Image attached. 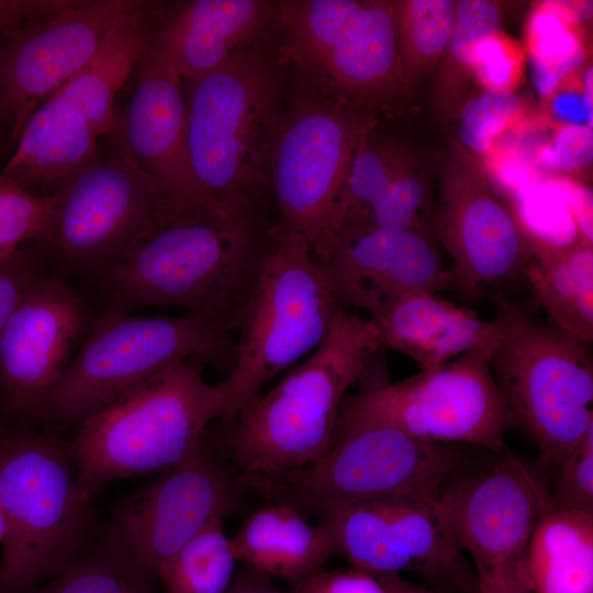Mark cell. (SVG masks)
<instances>
[{
  "instance_id": "e575fe53",
  "label": "cell",
  "mask_w": 593,
  "mask_h": 593,
  "mask_svg": "<svg viewBox=\"0 0 593 593\" xmlns=\"http://www.w3.org/2000/svg\"><path fill=\"white\" fill-rule=\"evenodd\" d=\"M526 118V109L514 91L483 90L463 105L459 137L470 153L482 157Z\"/></svg>"
},
{
  "instance_id": "1f68e13d",
  "label": "cell",
  "mask_w": 593,
  "mask_h": 593,
  "mask_svg": "<svg viewBox=\"0 0 593 593\" xmlns=\"http://www.w3.org/2000/svg\"><path fill=\"white\" fill-rule=\"evenodd\" d=\"M412 167L413 159L402 147L374 138L371 132L351 163L344 197L343 226L356 224L388 188Z\"/></svg>"
},
{
  "instance_id": "83f0119b",
  "label": "cell",
  "mask_w": 593,
  "mask_h": 593,
  "mask_svg": "<svg viewBox=\"0 0 593 593\" xmlns=\"http://www.w3.org/2000/svg\"><path fill=\"white\" fill-rule=\"evenodd\" d=\"M223 523L212 521L163 567L158 579L166 593L226 592L239 562Z\"/></svg>"
},
{
  "instance_id": "d590c367",
  "label": "cell",
  "mask_w": 593,
  "mask_h": 593,
  "mask_svg": "<svg viewBox=\"0 0 593 593\" xmlns=\"http://www.w3.org/2000/svg\"><path fill=\"white\" fill-rule=\"evenodd\" d=\"M427 188L412 167L401 175L354 225L426 233Z\"/></svg>"
},
{
  "instance_id": "836d02e7",
  "label": "cell",
  "mask_w": 593,
  "mask_h": 593,
  "mask_svg": "<svg viewBox=\"0 0 593 593\" xmlns=\"http://www.w3.org/2000/svg\"><path fill=\"white\" fill-rule=\"evenodd\" d=\"M54 201L53 193L26 189L0 175V261L45 233Z\"/></svg>"
},
{
  "instance_id": "2e32d148",
  "label": "cell",
  "mask_w": 593,
  "mask_h": 593,
  "mask_svg": "<svg viewBox=\"0 0 593 593\" xmlns=\"http://www.w3.org/2000/svg\"><path fill=\"white\" fill-rule=\"evenodd\" d=\"M245 484L206 441L116 510L105 545L153 581L169 559L212 521L225 519Z\"/></svg>"
},
{
  "instance_id": "ffe728a7",
  "label": "cell",
  "mask_w": 593,
  "mask_h": 593,
  "mask_svg": "<svg viewBox=\"0 0 593 593\" xmlns=\"http://www.w3.org/2000/svg\"><path fill=\"white\" fill-rule=\"evenodd\" d=\"M318 264L338 304L369 316L406 294L451 286L436 245L415 231L343 226Z\"/></svg>"
},
{
  "instance_id": "7a4b0ae2",
  "label": "cell",
  "mask_w": 593,
  "mask_h": 593,
  "mask_svg": "<svg viewBox=\"0 0 593 593\" xmlns=\"http://www.w3.org/2000/svg\"><path fill=\"white\" fill-rule=\"evenodd\" d=\"M264 36L183 85L189 159L211 200L259 206L284 113L279 58Z\"/></svg>"
},
{
  "instance_id": "4fadbf2b",
  "label": "cell",
  "mask_w": 593,
  "mask_h": 593,
  "mask_svg": "<svg viewBox=\"0 0 593 593\" xmlns=\"http://www.w3.org/2000/svg\"><path fill=\"white\" fill-rule=\"evenodd\" d=\"M53 194L49 223L35 242L38 251L96 281L176 214L118 141L98 148Z\"/></svg>"
},
{
  "instance_id": "7bdbcfd3",
  "label": "cell",
  "mask_w": 593,
  "mask_h": 593,
  "mask_svg": "<svg viewBox=\"0 0 593 593\" xmlns=\"http://www.w3.org/2000/svg\"><path fill=\"white\" fill-rule=\"evenodd\" d=\"M239 563L225 593H292L278 589L271 577L244 562Z\"/></svg>"
},
{
  "instance_id": "e0dca14e",
  "label": "cell",
  "mask_w": 593,
  "mask_h": 593,
  "mask_svg": "<svg viewBox=\"0 0 593 593\" xmlns=\"http://www.w3.org/2000/svg\"><path fill=\"white\" fill-rule=\"evenodd\" d=\"M334 550L373 577L405 570L478 593L440 496L398 497L347 504L316 513Z\"/></svg>"
},
{
  "instance_id": "d6a6232c",
  "label": "cell",
  "mask_w": 593,
  "mask_h": 593,
  "mask_svg": "<svg viewBox=\"0 0 593 593\" xmlns=\"http://www.w3.org/2000/svg\"><path fill=\"white\" fill-rule=\"evenodd\" d=\"M152 582L104 544L24 593H154Z\"/></svg>"
},
{
  "instance_id": "603a6c76",
  "label": "cell",
  "mask_w": 593,
  "mask_h": 593,
  "mask_svg": "<svg viewBox=\"0 0 593 593\" xmlns=\"http://www.w3.org/2000/svg\"><path fill=\"white\" fill-rule=\"evenodd\" d=\"M279 1L192 0L153 27L144 58L182 81L199 79L262 36Z\"/></svg>"
},
{
  "instance_id": "7c38bea8",
  "label": "cell",
  "mask_w": 593,
  "mask_h": 593,
  "mask_svg": "<svg viewBox=\"0 0 593 593\" xmlns=\"http://www.w3.org/2000/svg\"><path fill=\"white\" fill-rule=\"evenodd\" d=\"M504 304L507 325L491 353L495 384L513 424L559 465L593 426L590 343Z\"/></svg>"
},
{
  "instance_id": "ab89813d",
  "label": "cell",
  "mask_w": 593,
  "mask_h": 593,
  "mask_svg": "<svg viewBox=\"0 0 593 593\" xmlns=\"http://www.w3.org/2000/svg\"><path fill=\"white\" fill-rule=\"evenodd\" d=\"M44 276L35 256L22 250L0 261V333L30 289Z\"/></svg>"
},
{
  "instance_id": "277c9868",
  "label": "cell",
  "mask_w": 593,
  "mask_h": 593,
  "mask_svg": "<svg viewBox=\"0 0 593 593\" xmlns=\"http://www.w3.org/2000/svg\"><path fill=\"white\" fill-rule=\"evenodd\" d=\"M204 367L172 365L79 423L70 448L88 499L113 480L175 467L206 441L226 398L221 382L205 381Z\"/></svg>"
},
{
  "instance_id": "9a60e30c",
  "label": "cell",
  "mask_w": 593,
  "mask_h": 593,
  "mask_svg": "<svg viewBox=\"0 0 593 593\" xmlns=\"http://www.w3.org/2000/svg\"><path fill=\"white\" fill-rule=\"evenodd\" d=\"M441 502L458 546L471 556L478 593H533L527 555L550 503L547 483L514 455L444 488Z\"/></svg>"
},
{
  "instance_id": "60d3db41",
  "label": "cell",
  "mask_w": 593,
  "mask_h": 593,
  "mask_svg": "<svg viewBox=\"0 0 593 593\" xmlns=\"http://www.w3.org/2000/svg\"><path fill=\"white\" fill-rule=\"evenodd\" d=\"M481 165L490 181L504 190H518L525 183L544 177L516 147L508 143H495L482 156Z\"/></svg>"
},
{
  "instance_id": "b9f144b4",
  "label": "cell",
  "mask_w": 593,
  "mask_h": 593,
  "mask_svg": "<svg viewBox=\"0 0 593 593\" xmlns=\"http://www.w3.org/2000/svg\"><path fill=\"white\" fill-rule=\"evenodd\" d=\"M292 593H387L380 581L371 574L354 570L347 572L321 571L292 583Z\"/></svg>"
},
{
  "instance_id": "3957f363",
  "label": "cell",
  "mask_w": 593,
  "mask_h": 593,
  "mask_svg": "<svg viewBox=\"0 0 593 593\" xmlns=\"http://www.w3.org/2000/svg\"><path fill=\"white\" fill-rule=\"evenodd\" d=\"M379 348L372 323L339 306L315 351L224 422L227 452L243 473L281 474L323 457L334 441L344 394Z\"/></svg>"
},
{
  "instance_id": "484cf974",
  "label": "cell",
  "mask_w": 593,
  "mask_h": 593,
  "mask_svg": "<svg viewBox=\"0 0 593 593\" xmlns=\"http://www.w3.org/2000/svg\"><path fill=\"white\" fill-rule=\"evenodd\" d=\"M527 232V231H526ZM530 256L524 277L552 325L591 343L593 339V247L577 236L558 244L529 232Z\"/></svg>"
},
{
  "instance_id": "ee69618b",
  "label": "cell",
  "mask_w": 593,
  "mask_h": 593,
  "mask_svg": "<svg viewBox=\"0 0 593 593\" xmlns=\"http://www.w3.org/2000/svg\"><path fill=\"white\" fill-rule=\"evenodd\" d=\"M377 578L387 593H436L427 588L403 580L399 574Z\"/></svg>"
},
{
  "instance_id": "8d00e7d4",
  "label": "cell",
  "mask_w": 593,
  "mask_h": 593,
  "mask_svg": "<svg viewBox=\"0 0 593 593\" xmlns=\"http://www.w3.org/2000/svg\"><path fill=\"white\" fill-rule=\"evenodd\" d=\"M526 66L524 45L500 30L475 45L471 75L483 90L515 92L524 79Z\"/></svg>"
},
{
  "instance_id": "ba28073f",
  "label": "cell",
  "mask_w": 593,
  "mask_h": 593,
  "mask_svg": "<svg viewBox=\"0 0 593 593\" xmlns=\"http://www.w3.org/2000/svg\"><path fill=\"white\" fill-rule=\"evenodd\" d=\"M278 56L328 98L372 111L400 103L404 80L394 1H279Z\"/></svg>"
},
{
  "instance_id": "30bf717a",
  "label": "cell",
  "mask_w": 593,
  "mask_h": 593,
  "mask_svg": "<svg viewBox=\"0 0 593 593\" xmlns=\"http://www.w3.org/2000/svg\"><path fill=\"white\" fill-rule=\"evenodd\" d=\"M336 434L329 450L312 465L275 475L245 473V486L317 513L385 499H436L465 465L452 449L380 423H337Z\"/></svg>"
},
{
  "instance_id": "8992f818",
  "label": "cell",
  "mask_w": 593,
  "mask_h": 593,
  "mask_svg": "<svg viewBox=\"0 0 593 593\" xmlns=\"http://www.w3.org/2000/svg\"><path fill=\"white\" fill-rule=\"evenodd\" d=\"M373 111L321 94L302 80L291 94L276 141L270 189L278 219L269 237H296L324 259L343 226L353 159L373 132Z\"/></svg>"
},
{
  "instance_id": "5bb4252c",
  "label": "cell",
  "mask_w": 593,
  "mask_h": 593,
  "mask_svg": "<svg viewBox=\"0 0 593 593\" xmlns=\"http://www.w3.org/2000/svg\"><path fill=\"white\" fill-rule=\"evenodd\" d=\"M492 349L477 348L404 381L374 385L342 405L337 423H380L419 440L502 454L513 422L494 381Z\"/></svg>"
},
{
  "instance_id": "f6af8a7d",
  "label": "cell",
  "mask_w": 593,
  "mask_h": 593,
  "mask_svg": "<svg viewBox=\"0 0 593 593\" xmlns=\"http://www.w3.org/2000/svg\"><path fill=\"white\" fill-rule=\"evenodd\" d=\"M4 530H5L4 518H3V513H2V508H1V504H0V546H1V542H2L3 537H4Z\"/></svg>"
},
{
  "instance_id": "ac0fdd59",
  "label": "cell",
  "mask_w": 593,
  "mask_h": 593,
  "mask_svg": "<svg viewBox=\"0 0 593 593\" xmlns=\"http://www.w3.org/2000/svg\"><path fill=\"white\" fill-rule=\"evenodd\" d=\"M127 0L71 1L0 31V131L18 141L34 111L97 54Z\"/></svg>"
},
{
  "instance_id": "f35d334b",
  "label": "cell",
  "mask_w": 593,
  "mask_h": 593,
  "mask_svg": "<svg viewBox=\"0 0 593 593\" xmlns=\"http://www.w3.org/2000/svg\"><path fill=\"white\" fill-rule=\"evenodd\" d=\"M592 66L578 68L544 100L545 116L561 125L592 127Z\"/></svg>"
},
{
  "instance_id": "5b68a950",
  "label": "cell",
  "mask_w": 593,
  "mask_h": 593,
  "mask_svg": "<svg viewBox=\"0 0 593 593\" xmlns=\"http://www.w3.org/2000/svg\"><path fill=\"white\" fill-rule=\"evenodd\" d=\"M232 323L186 312L134 316L104 310L79 351L32 412L55 424L80 423L166 368L197 360L217 369L235 359Z\"/></svg>"
},
{
  "instance_id": "74e56055",
  "label": "cell",
  "mask_w": 593,
  "mask_h": 593,
  "mask_svg": "<svg viewBox=\"0 0 593 593\" xmlns=\"http://www.w3.org/2000/svg\"><path fill=\"white\" fill-rule=\"evenodd\" d=\"M558 466L550 504L561 510L593 513V426Z\"/></svg>"
},
{
  "instance_id": "52a82bcc",
  "label": "cell",
  "mask_w": 593,
  "mask_h": 593,
  "mask_svg": "<svg viewBox=\"0 0 593 593\" xmlns=\"http://www.w3.org/2000/svg\"><path fill=\"white\" fill-rule=\"evenodd\" d=\"M90 499L81 491L70 446L38 433L0 435L4 518L0 593H24L53 578L83 550Z\"/></svg>"
},
{
  "instance_id": "8fae6325",
  "label": "cell",
  "mask_w": 593,
  "mask_h": 593,
  "mask_svg": "<svg viewBox=\"0 0 593 593\" xmlns=\"http://www.w3.org/2000/svg\"><path fill=\"white\" fill-rule=\"evenodd\" d=\"M255 289L239 313L235 359L221 382L232 419L261 388L316 348L340 306L303 240L270 238Z\"/></svg>"
},
{
  "instance_id": "f546056e",
  "label": "cell",
  "mask_w": 593,
  "mask_h": 593,
  "mask_svg": "<svg viewBox=\"0 0 593 593\" xmlns=\"http://www.w3.org/2000/svg\"><path fill=\"white\" fill-rule=\"evenodd\" d=\"M404 80L411 90L443 57L449 43L456 1H394Z\"/></svg>"
},
{
  "instance_id": "4316f807",
  "label": "cell",
  "mask_w": 593,
  "mask_h": 593,
  "mask_svg": "<svg viewBox=\"0 0 593 593\" xmlns=\"http://www.w3.org/2000/svg\"><path fill=\"white\" fill-rule=\"evenodd\" d=\"M527 569L533 593H593V513L549 503L532 533Z\"/></svg>"
},
{
  "instance_id": "cb8c5ba5",
  "label": "cell",
  "mask_w": 593,
  "mask_h": 593,
  "mask_svg": "<svg viewBox=\"0 0 593 593\" xmlns=\"http://www.w3.org/2000/svg\"><path fill=\"white\" fill-rule=\"evenodd\" d=\"M493 321L478 317L432 292H414L368 317L379 347L405 354L421 370L439 367L466 353L494 347L507 325L504 299Z\"/></svg>"
},
{
  "instance_id": "d6986e66",
  "label": "cell",
  "mask_w": 593,
  "mask_h": 593,
  "mask_svg": "<svg viewBox=\"0 0 593 593\" xmlns=\"http://www.w3.org/2000/svg\"><path fill=\"white\" fill-rule=\"evenodd\" d=\"M435 230L451 258V286L463 294L474 296L524 277L528 234L480 161L459 145L441 176Z\"/></svg>"
},
{
  "instance_id": "6da1fadb",
  "label": "cell",
  "mask_w": 593,
  "mask_h": 593,
  "mask_svg": "<svg viewBox=\"0 0 593 593\" xmlns=\"http://www.w3.org/2000/svg\"><path fill=\"white\" fill-rule=\"evenodd\" d=\"M258 208L210 200L165 220L97 282L104 310L177 307L236 320L270 245Z\"/></svg>"
},
{
  "instance_id": "d4e9b609",
  "label": "cell",
  "mask_w": 593,
  "mask_h": 593,
  "mask_svg": "<svg viewBox=\"0 0 593 593\" xmlns=\"http://www.w3.org/2000/svg\"><path fill=\"white\" fill-rule=\"evenodd\" d=\"M238 562L291 583L323 571L335 551L327 528L298 508L276 503L251 513L231 537Z\"/></svg>"
},
{
  "instance_id": "9c48e42d",
  "label": "cell",
  "mask_w": 593,
  "mask_h": 593,
  "mask_svg": "<svg viewBox=\"0 0 593 593\" xmlns=\"http://www.w3.org/2000/svg\"><path fill=\"white\" fill-rule=\"evenodd\" d=\"M137 2L112 26L97 54L25 123L0 175L54 192L98 150L115 122V99L145 57L153 25Z\"/></svg>"
},
{
  "instance_id": "f1b7e54d",
  "label": "cell",
  "mask_w": 593,
  "mask_h": 593,
  "mask_svg": "<svg viewBox=\"0 0 593 593\" xmlns=\"http://www.w3.org/2000/svg\"><path fill=\"white\" fill-rule=\"evenodd\" d=\"M524 48L542 101L586 58L580 26L564 21L545 1L535 4L528 15Z\"/></svg>"
},
{
  "instance_id": "7402d4cb",
  "label": "cell",
  "mask_w": 593,
  "mask_h": 593,
  "mask_svg": "<svg viewBox=\"0 0 593 593\" xmlns=\"http://www.w3.org/2000/svg\"><path fill=\"white\" fill-rule=\"evenodd\" d=\"M120 124V145L159 187L174 213L210 201L189 159L183 82L143 58Z\"/></svg>"
},
{
  "instance_id": "44dd1931",
  "label": "cell",
  "mask_w": 593,
  "mask_h": 593,
  "mask_svg": "<svg viewBox=\"0 0 593 593\" xmlns=\"http://www.w3.org/2000/svg\"><path fill=\"white\" fill-rule=\"evenodd\" d=\"M87 325L85 302L63 279L44 276L30 289L0 333V389L13 412L32 414Z\"/></svg>"
},
{
  "instance_id": "4dcf8cb0",
  "label": "cell",
  "mask_w": 593,
  "mask_h": 593,
  "mask_svg": "<svg viewBox=\"0 0 593 593\" xmlns=\"http://www.w3.org/2000/svg\"><path fill=\"white\" fill-rule=\"evenodd\" d=\"M502 3L491 0L456 1L455 22L438 79V99L446 109L456 107L471 75L475 45L501 30Z\"/></svg>"
}]
</instances>
